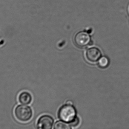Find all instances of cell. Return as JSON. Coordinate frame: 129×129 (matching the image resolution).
I'll list each match as a JSON object with an SVG mask.
<instances>
[{
    "mask_svg": "<svg viewBox=\"0 0 129 129\" xmlns=\"http://www.w3.org/2000/svg\"><path fill=\"white\" fill-rule=\"evenodd\" d=\"M77 111L73 105H66L62 106L59 109L58 116L62 121L70 123L76 117Z\"/></svg>",
    "mask_w": 129,
    "mask_h": 129,
    "instance_id": "1",
    "label": "cell"
},
{
    "mask_svg": "<svg viewBox=\"0 0 129 129\" xmlns=\"http://www.w3.org/2000/svg\"><path fill=\"white\" fill-rule=\"evenodd\" d=\"M14 115L17 119L21 122L29 121L33 116V112L29 106L20 105L17 106L14 110Z\"/></svg>",
    "mask_w": 129,
    "mask_h": 129,
    "instance_id": "2",
    "label": "cell"
},
{
    "mask_svg": "<svg viewBox=\"0 0 129 129\" xmlns=\"http://www.w3.org/2000/svg\"><path fill=\"white\" fill-rule=\"evenodd\" d=\"M74 41L77 46L84 47L92 44L90 35L85 32H80L77 33L74 38Z\"/></svg>",
    "mask_w": 129,
    "mask_h": 129,
    "instance_id": "3",
    "label": "cell"
},
{
    "mask_svg": "<svg viewBox=\"0 0 129 129\" xmlns=\"http://www.w3.org/2000/svg\"><path fill=\"white\" fill-rule=\"evenodd\" d=\"M54 122L53 117L49 115H44L39 117L37 122V128L41 129L52 128Z\"/></svg>",
    "mask_w": 129,
    "mask_h": 129,
    "instance_id": "4",
    "label": "cell"
},
{
    "mask_svg": "<svg viewBox=\"0 0 129 129\" xmlns=\"http://www.w3.org/2000/svg\"><path fill=\"white\" fill-rule=\"evenodd\" d=\"M101 50L95 47L90 48L86 50V56L88 61L91 62H97L101 57Z\"/></svg>",
    "mask_w": 129,
    "mask_h": 129,
    "instance_id": "5",
    "label": "cell"
},
{
    "mask_svg": "<svg viewBox=\"0 0 129 129\" xmlns=\"http://www.w3.org/2000/svg\"><path fill=\"white\" fill-rule=\"evenodd\" d=\"M18 100L22 104L27 105L31 104L32 101V97L29 92L23 91L19 95Z\"/></svg>",
    "mask_w": 129,
    "mask_h": 129,
    "instance_id": "6",
    "label": "cell"
},
{
    "mask_svg": "<svg viewBox=\"0 0 129 129\" xmlns=\"http://www.w3.org/2000/svg\"><path fill=\"white\" fill-rule=\"evenodd\" d=\"M54 128L55 129H70L71 128V126L70 124L63 121H57L54 126Z\"/></svg>",
    "mask_w": 129,
    "mask_h": 129,
    "instance_id": "7",
    "label": "cell"
},
{
    "mask_svg": "<svg viewBox=\"0 0 129 129\" xmlns=\"http://www.w3.org/2000/svg\"><path fill=\"white\" fill-rule=\"evenodd\" d=\"M110 64V60L108 58L105 56L101 57L98 60L99 66L102 69L107 68Z\"/></svg>",
    "mask_w": 129,
    "mask_h": 129,
    "instance_id": "8",
    "label": "cell"
},
{
    "mask_svg": "<svg viewBox=\"0 0 129 129\" xmlns=\"http://www.w3.org/2000/svg\"><path fill=\"white\" fill-rule=\"evenodd\" d=\"M80 123V119L79 117L76 116L74 120L71 122L70 123V124L71 127H77Z\"/></svg>",
    "mask_w": 129,
    "mask_h": 129,
    "instance_id": "9",
    "label": "cell"
},
{
    "mask_svg": "<svg viewBox=\"0 0 129 129\" xmlns=\"http://www.w3.org/2000/svg\"><path fill=\"white\" fill-rule=\"evenodd\" d=\"M67 104H68L70 105H73V103L71 101V100H68L67 101Z\"/></svg>",
    "mask_w": 129,
    "mask_h": 129,
    "instance_id": "10",
    "label": "cell"
}]
</instances>
